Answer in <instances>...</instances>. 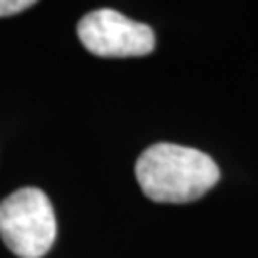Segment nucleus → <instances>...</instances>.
Returning <instances> with one entry per match:
<instances>
[{"mask_svg": "<svg viewBox=\"0 0 258 258\" xmlns=\"http://www.w3.org/2000/svg\"><path fill=\"white\" fill-rule=\"evenodd\" d=\"M55 235L54 207L42 189L21 187L0 201V237L16 256H46Z\"/></svg>", "mask_w": 258, "mask_h": 258, "instance_id": "f03ea898", "label": "nucleus"}, {"mask_svg": "<svg viewBox=\"0 0 258 258\" xmlns=\"http://www.w3.org/2000/svg\"><path fill=\"white\" fill-rule=\"evenodd\" d=\"M136 180L146 197L157 203H191L220 180L212 157L176 144H153L136 161Z\"/></svg>", "mask_w": 258, "mask_h": 258, "instance_id": "f257e3e1", "label": "nucleus"}, {"mask_svg": "<svg viewBox=\"0 0 258 258\" xmlns=\"http://www.w3.org/2000/svg\"><path fill=\"white\" fill-rule=\"evenodd\" d=\"M35 6L33 0H0V18H8Z\"/></svg>", "mask_w": 258, "mask_h": 258, "instance_id": "20e7f679", "label": "nucleus"}, {"mask_svg": "<svg viewBox=\"0 0 258 258\" xmlns=\"http://www.w3.org/2000/svg\"><path fill=\"white\" fill-rule=\"evenodd\" d=\"M79 40L98 57H142L153 52L155 33L111 8L86 14L77 25Z\"/></svg>", "mask_w": 258, "mask_h": 258, "instance_id": "7ed1b4c3", "label": "nucleus"}]
</instances>
